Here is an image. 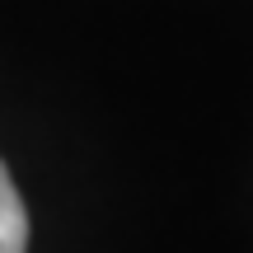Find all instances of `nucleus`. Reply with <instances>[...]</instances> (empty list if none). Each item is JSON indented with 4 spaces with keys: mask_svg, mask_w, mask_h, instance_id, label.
Segmentation results:
<instances>
[{
    "mask_svg": "<svg viewBox=\"0 0 253 253\" xmlns=\"http://www.w3.org/2000/svg\"><path fill=\"white\" fill-rule=\"evenodd\" d=\"M0 253H28V211L5 164H0Z\"/></svg>",
    "mask_w": 253,
    "mask_h": 253,
    "instance_id": "nucleus-1",
    "label": "nucleus"
}]
</instances>
